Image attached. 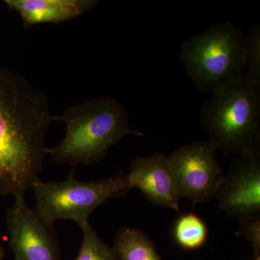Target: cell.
<instances>
[{
  "mask_svg": "<svg viewBox=\"0 0 260 260\" xmlns=\"http://www.w3.org/2000/svg\"><path fill=\"white\" fill-rule=\"evenodd\" d=\"M52 116L42 90L0 67V198L25 197L39 180Z\"/></svg>",
  "mask_w": 260,
  "mask_h": 260,
  "instance_id": "1",
  "label": "cell"
},
{
  "mask_svg": "<svg viewBox=\"0 0 260 260\" xmlns=\"http://www.w3.org/2000/svg\"><path fill=\"white\" fill-rule=\"evenodd\" d=\"M52 119L64 123L66 129L59 144L47 148V155L54 164H66L72 169L100 162L126 135H145L130 127L127 111L112 96L70 106Z\"/></svg>",
  "mask_w": 260,
  "mask_h": 260,
  "instance_id": "2",
  "label": "cell"
},
{
  "mask_svg": "<svg viewBox=\"0 0 260 260\" xmlns=\"http://www.w3.org/2000/svg\"><path fill=\"white\" fill-rule=\"evenodd\" d=\"M208 142L224 155L260 151V85L243 76L219 87L202 108Z\"/></svg>",
  "mask_w": 260,
  "mask_h": 260,
  "instance_id": "3",
  "label": "cell"
},
{
  "mask_svg": "<svg viewBox=\"0 0 260 260\" xmlns=\"http://www.w3.org/2000/svg\"><path fill=\"white\" fill-rule=\"evenodd\" d=\"M180 59L199 90L212 93L244 76L246 36L230 22L214 23L184 42Z\"/></svg>",
  "mask_w": 260,
  "mask_h": 260,
  "instance_id": "4",
  "label": "cell"
},
{
  "mask_svg": "<svg viewBox=\"0 0 260 260\" xmlns=\"http://www.w3.org/2000/svg\"><path fill=\"white\" fill-rule=\"evenodd\" d=\"M75 171L72 169L64 181L39 179L32 184L34 208L48 223L69 220L80 226L89 222L90 215L101 205L132 189L127 174L122 172L100 180L82 181L75 179Z\"/></svg>",
  "mask_w": 260,
  "mask_h": 260,
  "instance_id": "5",
  "label": "cell"
},
{
  "mask_svg": "<svg viewBox=\"0 0 260 260\" xmlns=\"http://www.w3.org/2000/svg\"><path fill=\"white\" fill-rule=\"evenodd\" d=\"M208 142L181 145L170 156L178 198L193 203L213 199L223 181L224 172Z\"/></svg>",
  "mask_w": 260,
  "mask_h": 260,
  "instance_id": "6",
  "label": "cell"
},
{
  "mask_svg": "<svg viewBox=\"0 0 260 260\" xmlns=\"http://www.w3.org/2000/svg\"><path fill=\"white\" fill-rule=\"evenodd\" d=\"M13 260H62L54 224L48 223L25 197H16L6 215Z\"/></svg>",
  "mask_w": 260,
  "mask_h": 260,
  "instance_id": "7",
  "label": "cell"
},
{
  "mask_svg": "<svg viewBox=\"0 0 260 260\" xmlns=\"http://www.w3.org/2000/svg\"><path fill=\"white\" fill-rule=\"evenodd\" d=\"M215 198L219 209L229 216L260 214V151L232 160Z\"/></svg>",
  "mask_w": 260,
  "mask_h": 260,
  "instance_id": "8",
  "label": "cell"
},
{
  "mask_svg": "<svg viewBox=\"0 0 260 260\" xmlns=\"http://www.w3.org/2000/svg\"><path fill=\"white\" fill-rule=\"evenodd\" d=\"M132 189H139L150 203L180 213L170 156L155 153L138 157L132 161L127 174Z\"/></svg>",
  "mask_w": 260,
  "mask_h": 260,
  "instance_id": "9",
  "label": "cell"
},
{
  "mask_svg": "<svg viewBox=\"0 0 260 260\" xmlns=\"http://www.w3.org/2000/svg\"><path fill=\"white\" fill-rule=\"evenodd\" d=\"M97 0H6L18 13L24 28L42 23H61L78 18L99 5Z\"/></svg>",
  "mask_w": 260,
  "mask_h": 260,
  "instance_id": "10",
  "label": "cell"
},
{
  "mask_svg": "<svg viewBox=\"0 0 260 260\" xmlns=\"http://www.w3.org/2000/svg\"><path fill=\"white\" fill-rule=\"evenodd\" d=\"M113 249L119 260H162L148 234L136 228H121Z\"/></svg>",
  "mask_w": 260,
  "mask_h": 260,
  "instance_id": "11",
  "label": "cell"
},
{
  "mask_svg": "<svg viewBox=\"0 0 260 260\" xmlns=\"http://www.w3.org/2000/svg\"><path fill=\"white\" fill-rule=\"evenodd\" d=\"M176 243L186 250H195L205 245L208 237L206 223L194 213L181 214L173 229Z\"/></svg>",
  "mask_w": 260,
  "mask_h": 260,
  "instance_id": "12",
  "label": "cell"
},
{
  "mask_svg": "<svg viewBox=\"0 0 260 260\" xmlns=\"http://www.w3.org/2000/svg\"><path fill=\"white\" fill-rule=\"evenodd\" d=\"M83 241L73 260H119L113 248L104 243L89 222L80 225Z\"/></svg>",
  "mask_w": 260,
  "mask_h": 260,
  "instance_id": "13",
  "label": "cell"
},
{
  "mask_svg": "<svg viewBox=\"0 0 260 260\" xmlns=\"http://www.w3.org/2000/svg\"><path fill=\"white\" fill-rule=\"evenodd\" d=\"M246 65L244 76L255 85H260V26L254 24L246 36Z\"/></svg>",
  "mask_w": 260,
  "mask_h": 260,
  "instance_id": "14",
  "label": "cell"
},
{
  "mask_svg": "<svg viewBox=\"0 0 260 260\" xmlns=\"http://www.w3.org/2000/svg\"><path fill=\"white\" fill-rule=\"evenodd\" d=\"M238 236L245 238L252 244L256 255L260 251V214L239 218Z\"/></svg>",
  "mask_w": 260,
  "mask_h": 260,
  "instance_id": "15",
  "label": "cell"
},
{
  "mask_svg": "<svg viewBox=\"0 0 260 260\" xmlns=\"http://www.w3.org/2000/svg\"><path fill=\"white\" fill-rule=\"evenodd\" d=\"M5 250L1 246H0V260H4Z\"/></svg>",
  "mask_w": 260,
  "mask_h": 260,
  "instance_id": "16",
  "label": "cell"
},
{
  "mask_svg": "<svg viewBox=\"0 0 260 260\" xmlns=\"http://www.w3.org/2000/svg\"><path fill=\"white\" fill-rule=\"evenodd\" d=\"M255 260H260L259 256H257V257L256 258Z\"/></svg>",
  "mask_w": 260,
  "mask_h": 260,
  "instance_id": "17",
  "label": "cell"
}]
</instances>
